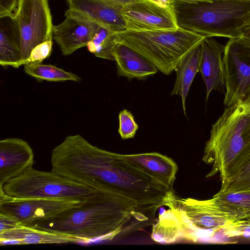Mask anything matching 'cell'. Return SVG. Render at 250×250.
I'll use <instances>...</instances> for the list:
<instances>
[{
  "label": "cell",
  "instance_id": "cell-2",
  "mask_svg": "<svg viewBox=\"0 0 250 250\" xmlns=\"http://www.w3.org/2000/svg\"><path fill=\"white\" fill-rule=\"evenodd\" d=\"M225 184L250 162V101L227 106L212 125L202 159Z\"/></svg>",
  "mask_w": 250,
  "mask_h": 250
},
{
  "label": "cell",
  "instance_id": "cell-18",
  "mask_svg": "<svg viewBox=\"0 0 250 250\" xmlns=\"http://www.w3.org/2000/svg\"><path fill=\"white\" fill-rule=\"evenodd\" d=\"M149 171L170 188L175 180L178 166L170 158L157 152L124 155Z\"/></svg>",
  "mask_w": 250,
  "mask_h": 250
},
{
  "label": "cell",
  "instance_id": "cell-12",
  "mask_svg": "<svg viewBox=\"0 0 250 250\" xmlns=\"http://www.w3.org/2000/svg\"><path fill=\"white\" fill-rule=\"evenodd\" d=\"M68 8L81 17L115 33L126 30L122 7L105 0H66Z\"/></svg>",
  "mask_w": 250,
  "mask_h": 250
},
{
  "label": "cell",
  "instance_id": "cell-20",
  "mask_svg": "<svg viewBox=\"0 0 250 250\" xmlns=\"http://www.w3.org/2000/svg\"><path fill=\"white\" fill-rule=\"evenodd\" d=\"M24 71L25 73L39 81H72L78 82L81 81V78L74 73L66 71L54 65L42 64L41 63L24 64Z\"/></svg>",
  "mask_w": 250,
  "mask_h": 250
},
{
  "label": "cell",
  "instance_id": "cell-8",
  "mask_svg": "<svg viewBox=\"0 0 250 250\" xmlns=\"http://www.w3.org/2000/svg\"><path fill=\"white\" fill-rule=\"evenodd\" d=\"M84 200L15 199L10 197L9 199L0 202V214L10 216L20 224L26 226L36 221L80 205Z\"/></svg>",
  "mask_w": 250,
  "mask_h": 250
},
{
  "label": "cell",
  "instance_id": "cell-4",
  "mask_svg": "<svg viewBox=\"0 0 250 250\" xmlns=\"http://www.w3.org/2000/svg\"><path fill=\"white\" fill-rule=\"evenodd\" d=\"M115 35L117 43L139 53L167 75L175 70L185 55L206 38L180 28L142 31L126 29Z\"/></svg>",
  "mask_w": 250,
  "mask_h": 250
},
{
  "label": "cell",
  "instance_id": "cell-6",
  "mask_svg": "<svg viewBox=\"0 0 250 250\" xmlns=\"http://www.w3.org/2000/svg\"><path fill=\"white\" fill-rule=\"evenodd\" d=\"M14 18L21 41V59L18 63L27 59L37 45L52 40L53 25L48 0H19Z\"/></svg>",
  "mask_w": 250,
  "mask_h": 250
},
{
  "label": "cell",
  "instance_id": "cell-28",
  "mask_svg": "<svg viewBox=\"0 0 250 250\" xmlns=\"http://www.w3.org/2000/svg\"><path fill=\"white\" fill-rule=\"evenodd\" d=\"M114 5L122 7L123 6L133 3L144 1H157L156 0H105ZM160 3V2H159Z\"/></svg>",
  "mask_w": 250,
  "mask_h": 250
},
{
  "label": "cell",
  "instance_id": "cell-23",
  "mask_svg": "<svg viewBox=\"0 0 250 250\" xmlns=\"http://www.w3.org/2000/svg\"><path fill=\"white\" fill-rule=\"evenodd\" d=\"M118 132L122 139L133 138L138 129L131 113L126 109L121 111L119 114Z\"/></svg>",
  "mask_w": 250,
  "mask_h": 250
},
{
  "label": "cell",
  "instance_id": "cell-9",
  "mask_svg": "<svg viewBox=\"0 0 250 250\" xmlns=\"http://www.w3.org/2000/svg\"><path fill=\"white\" fill-rule=\"evenodd\" d=\"M121 12L128 30L142 31L179 28L170 5L144 1L123 6Z\"/></svg>",
  "mask_w": 250,
  "mask_h": 250
},
{
  "label": "cell",
  "instance_id": "cell-5",
  "mask_svg": "<svg viewBox=\"0 0 250 250\" xmlns=\"http://www.w3.org/2000/svg\"><path fill=\"white\" fill-rule=\"evenodd\" d=\"M15 199H63L83 200L96 190L61 176L31 167L0 188Z\"/></svg>",
  "mask_w": 250,
  "mask_h": 250
},
{
  "label": "cell",
  "instance_id": "cell-15",
  "mask_svg": "<svg viewBox=\"0 0 250 250\" xmlns=\"http://www.w3.org/2000/svg\"><path fill=\"white\" fill-rule=\"evenodd\" d=\"M81 242L77 238L21 225L0 232V245L34 244H65Z\"/></svg>",
  "mask_w": 250,
  "mask_h": 250
},
{
  "label": "cell",
  "instance_id": "cell-30",
  "mask_svg": "<svg viewBox=\"0 0 250 250\" xmlns=\"http://www.w3.org/2000/svg\"><path fill=\"white\" fill-rule=\"evenodd\" d=\"M213 0H169L170 4L173 2L198 3L201 2H212Z\"/></svg>",
  "mask_w": 250,
  "mask_h": 250
},
{
  "label": "cell",
  "instance_id": "cell-13",
  "mask_svg": "<svg viewBox=\"0 0 250 250\" xmlns=\"http://www.w3.org/2000/svg\"><path fill=\"white\" fill-rule=\"evenodd\" d=\"M201 47L200 72L206 85V100H208L213 90L224 92L225 83L222 54L225 46L212 37H206L201 42Z\"/></svg>",
  "mask_w": 250,
  "mask_h": 250
},
{
  "label": "cell",
  "instance_id": "cell-16",
  "mask_svg": "<svg viewBox=\"0 0 250 250\" xmlns=\"http://www.w3.org/2000/svg\"><path fill=\"white\" fill-rule=\"evenodd\" d=\"M201 52V43L182 58L174 70L176 78L170 95L181 96L183 112L186 116V98L196 74L200 71Z\"/></svg>",
  "mask_w": 250,
  "mask_h": 250
},
{
  "label": "cell",
  "instance_id": "cell-14",
  "mask_svg": "<svg viewBox=\"0 0 250 250\" xmlns=\"http://www.w3.org/2000/svg\"><path fill=\"white\" fill-rule=\"evenodd\" d=\"M113 54L120 77L144 80L158 70L146 58L124 44L117 43Z\"/></svg>",
  "mask_w": 250,
  "mask_h": 250
},
{
  "label": "cell",
  "instance_id": "cell-17",
  "mask_svg": "<svg viewBox=\"0 0 250 250\" xmlns=\"http://www.w3.org/2000/svg\"><path fill=\"white\" fill-rule=\"evenodd\" d=\"M21 59V35L14 15L0 17V64L12 66Z\"/></svg>",
  "mask_w": 250,
  "mask_h": 250
},
{
  "label": "cell",
  "instance_id": "cell-22",
  "mask_svg": "<svg viewBox=\"0 0 250 250\" xmlns=\"http://www.w3.org/2000/svg\"><path fill=\"white\" fill-rule=\"evenodd\" d=\"M223 193L250 191V162L225 184L221 185Z\"/></svg>",
  "mask_w": 250,
  "mask_h": 250
},
{
  "label": "cell",
  "instance_id": "cell-11",
  "mask_svg": "<svg viewBox=\"0 0 250 250\" xmlns=\"http://www.w3.org/2000/svg\"><path fill=\"white\" fill-rule=\"evenodd\" d=\"M34 153L25 141L10 138L0 141V188L33 166Z\"/></svg>",
  "mask_w": 250,
  "mask_h": 250
},
{
  "label": "cell",
  "instance_id": "cell-19",
  "mask_svg": "<svg viewBox=\"0 0 250 250\" xmlns=\"http://www.w3.org/2000/svg\"><path fill=\"white\" fill-rule=\"evenodd\" d=\"M209 200L215 207L235 221L250 220V191L235 193L219 191Z\"/></svg>",
  "mask_w": 250,
  "mask_h": 250
},
{
  "label": "cell",
  "instance_id": "cell-24",
  "mask_svg": "<svg viewBox=\"0 0 250 250\" xmlns=\"http://www.w3.org/2000/svg\"><path fill=\"white\" fill-rule=\"evenodd\" d=\"M52 40L44 42L35 47L31 51L29 57L26 60L14 64L12 67L17 68L22 65L29 63H42L51 54Z\"/></svg>",
  "mask_w": 250,
  "mask_h": 250
},
{
  "label": "cell",
  "instance_id": "cell-1",
  "mask_svg": "<svg viewBox=\"0 0 250 250\" xmlns=\"http://www.w3.org/2000/svg\"><path fill=\"white\" fill-rule=\"evenodd\" d=\"M151 221L134 200L116 192L98 189L80 205L26 226L88 242L111 240Z\"/></svg>",
  "mask_w": 250,
  "mask_h": 250
},
{
  "label": "cell",
  "instance_id": "cell-29",
  "mask_svg": "<svg viewBox=\"0 0 250 250\" xmlns=\"http://www.w3.org/2000/svg\"><path fill=\"white\" fill-rule=\"evenodd\" d=\"M240 39L250 47V26L245 30Z\"/></svg>",
  "mask_w": 250,
  "mask_h": 250
},
{
  "label": "cell",
  "instance_id": "cell-3",
  "mask_svg": "<svg viewBox=\"0 0 250 250\" xmlns=\"http://www.w3.org/2000/svg\"><path fill=\"white\" fill-rule=\"evenodd\" d=\"M179 28L205 37L240 38L250 26V0L170 4Z\"/></svg>",
  "mask_w": 250,
  "mask_h": 250
},
{
  "label": "cell",
  "instance_id": "cell-10",
  "mask_svg": "<svg viewBox=\"0 0 250 250\" xmlns=\"http://www.w3.org/2000/svg\"><path fill=\"white\" fill-rule=\"evenodd\" d=\"M64 17L62 22L53 25V35L62 54L68 56L86 46L100 25L81 17L69 8L65 11Z\"/></svg>",
  "mask_w": 250,
  "mask_h": 250
},
{
  "label": "cell",
  "instance_id": "cell-25",
  "mask_svg": "<svg viewBox=\"0 0 250 250\" xmlns=\"http://www.w3.org/2000/svg\"><path fill=\"white\" fill-rule=\"evenodd\" d=\"M222 230L227 237L250 236V220L244 219L236 221Z\"/></svg>",
  "mask_w": 250,
  "mask_h": 250
},
{
  "label": "cell",
  "instance_id": "cell-31",
  "mask_svg": "<svg viewBox=\"0 0 250 250\" xmlns=\"http://www.w3.org/2000/svg\"><path fill=\"white\" fill-rule=\"evenodd\" d=\"M162 214V213H161ZM168 221V220H167ZM169 222V221H168ZM173 227V226H172ZM174 229V228H173ZM175 232V231H174ZM176 235V234H175ZM177 238V237H176Z\"/></svg>",
  "mask_w": 250,
  "mask_h": 250
},
{
  "label": "cell",
  "instance_id": "cell-27",
  "mask_svg": "<svg viewBox=\"0 0 250 250\" xmlns=\"http://www.w3.org/2000/svg\"><path fill=\"white\" fill-rule=\"evenodd\" d=\"M20 225L21 224L13 218L0 214V232L15 229Z\"/></svg>",
  "mask_w": 250,
  "mask_h": 250
},
{
  "label": "cell",
  "instance_id": "cell-7",
  "mask_svg": "<svg viewBox=\"0 0 250 250\" xmlns=\"http://www.w3.org/2000/svg\"><path fill=\"white\" fill-rule=\"evenodd\" d=\"M227 106L250 99V47L240 38L229 39L223 58Z\"/></svg>",
  "mask_w": 250,
  "mask_h": 250
},
{
  "label": "cell",
  "instance_id": "cell-32",
  "mask_svg": "<svg viewBox=\"0 0 250 250\" xmlns=\"http://www.w3.org/2000/svg\"><path fill=\"white\" fill-rule=\"evenodd\" d=\"M248 101H250V99Z\"/></svg>",
  "mask_w": 250,
  "mask_h": 250
},
{
  "label": "cell",
  "instance_id": "cell-26",
  "mask_svg": "<svg viewBox=\"0 0 250 250\" xmlns=\"http://www.w3.org/2000/svg\"><path fill=\"white\" fill-rule=\"evenodd\" d=\"M19 0H0V17L14 15Z\"/></svg>",
  "mask_w": 250,
  "mask_h": 250
},
{
  "label": "cell",
  "instance_id": "cell-21",
  "mask_svg": "<svg viewBox=\"0 0 250 250\" xmlns=\"http://www.w3.org/2000/svg\"><path fill=\"white\" fill-rule=\"evenodd\" d=\"M116 44L115 33L100 26L86 46L96 57L114 61L113 52Z\"/></svg>",
  "mask_w": 250,
  "mask_h": 250
}]
</instances>
